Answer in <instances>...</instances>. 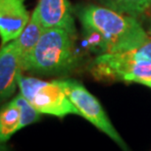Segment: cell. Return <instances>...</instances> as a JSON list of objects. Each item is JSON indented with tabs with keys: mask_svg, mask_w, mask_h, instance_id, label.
<instances>
[{
	"mask_svg": "<svg viewBox=\"0 0 151 151\" xmlns=\"http://www.w3.org/2000/svg\"><path fill=\"white\" fill-rule=\"evenodd\" d=\"M77 15L83 28L94 29L101 35L106 44V53L135 49L149 38L134 17L126 16L105 6L86 5L78 9Z\"/></svg>",
	"mask_w": 151,
	"mask_h": 151,
	"instance_id": "cell-1",
	"label": "cell"
},
{
	"mask_svg": "<svg viewBox=\"0 0 151 151\" xmlns=\"http://www.w3.org/2000/svg\"><path fill=\"white\" fill-rule=\"evenodd\" d=\"M74 37L64 29H44L35 49L23 61V71L59 74L71 70L78 61Z\"/></svg>",
	"mask_w": 151,
	"mask_h": 151,
	"instance_id": "cell-2",
	"label": "cell"
},
{
	"mask_svg": "<svg viewBox=\"0 0 151 151\" xmlns=\"http://www.w3.org/2000/svg\"><path fill=\"white\" fill-rule=\"evenodd\" d=\"M21 93L40 114L63 118L69 114L80 115L59 81H45L21 75L18 81Z\"/></svg>",
	"mask_w": 151,
	"mask_h": 151,
	"instance_id": "cell-3",
	"label": "cell"
},
{
	"mask_svg": "<svg viewBox=\"0 0 151 151\" xmlns=\"http://www.w3.org/2000/svg\"><path fill=\"white\" fill-rule=\"evenodd\" d=\"M74 106L80 112L81 116L86 118L93 126L106 134L124 149H127L126 143L110 122L99 101L81 83L74 80L59 81Z\"/></svg>",
	"mask_w": 151,
	"mask_h": 151,
	"instance_id": "cell-4",
	"label": "cell"
},
{
	"mask_svg": "<svg viewBox=\"0 0 151 151\" xmlns=\"http://www.w3.org/2000/svg\"><path fill=\"white\" fill-rule=\"evenodd\" d=\"M22 59L15 40L0 48V102L13 95L22 74Z\"/></svg>",
	"mask_w": 151,
	"mask_h": 151,
	"instance_id": "cell-5",
	"label": "cell"
},
{
	"mask_svg": "<svg viewBox=\"0 0 151 151\" xmlns=\"http://www.w3.org/2000/svg\"><path fill=\"white\" fill-rule=\"evenodd\" d=\"M29 21L25 0H0L1 45L16 39Z\"/></svg>",
	"mask_w": 151,
	"mask_h": 151,
	"instance_id": "cell-6",
	"label": "cell"
},
{
	"mask_svg": "<svg viewBox=\"0 0 151 151\" xmlns=\"http://www.w3.org/2000/svg\"><path fill=\"white\" fill-rule=\"evenodd\" d=\"M44 29L60 28L76 35V26L69 0H39L35 8Z\"/></svg>",
	"mask_w": 151,
	"mask_h": 151,
	"instance_id": "cell-7",
	"label": "cell"
},
{
	"mask_svg": "<svg viewBox=\"0 0 151 151\" xmlns=\"http://www.w3.org/2000/svg\"><path fill=\"white\" fill-rule=\"evenodd\" d=\"M43 29L44 28L38 17L37 11L35 9L25 29H23L19 37L14 39L19 49L22 63L35 49Z\"/></svg>",
	"mask_w": 151,
	"mask_h": 151,
	"instance_id": "cell-8",
	"label": "cell"
},
{
	"mask_svg": "<svg viewBox=\"0 0 151 151\" xmlns=\"http://www.w3.org/2000/svg\"><path fill=\"white\" fill-rule=\"evenodd\" d=\"M20 129V111L12 100L0 110V143L8 141Z\"/></svg>",
	"mask_w": 151,
	"mask_h": 151,
	"instance_id": "cell-9",
	"label": "cell"
},
{
	"mask_svg": "<svg viewBox=\"0 0 151 151\" xmlns=\"http://www.w3.org/2000/svg\"><path fill=\"white\" fill-rule=\"evenodd\" d=\"M105 7L122 14L138 17L151 7V0H100Z\"/></svg>",
	"mask_w": 151,
	"mask_h": 151,
	"instance_id": "cell-10",
	"label": "cell"
},
{
	"mask_svg": "<svg viewBox=\"0 0 151 151\" xmlns=\"http://www.w3.org/2000/svg\"><path fill=\"white\" fill-rule=\"evenodd\" d=\"M20 111V126L21 129L37 122L40 118V113L32 106V104L24 96L22 93L13 99Z\"/></svg>",
	"mask_w": 151,
	"mask_h": 151,
	"instance_id": "cell-11",
	"label": "cell"
},
{
	"mask_svg": "<svg viewBox=\"0 0 151 151\" xmlns=\"http://www.w3.org/2000/svg\"><path fill=\"white\" fill-rule=\"evenodd\" d=\"M129 52L132 58L135 62L151 63V37H149L139 47L129 50Z\"/></svg>",
	"mask_w": 151,
	"mask_h": 151,
	"instance_id": "cell-12",
	"label": "cell"
},
{
	"mask_svg": "<svg viewBox=\"0 0 151 151\" xmlns=\"http://www.w3.org/2000/svg\"><path fill=\"white\" fill-rule=\"evenodd\" d=\"M147 34L151 35V12H150L149 18H148V28H147Z\"/></svg>",
	"mask_w": 151,
	"mask_h": 151,
	"instance_id": "cell-13",
	"label": "cell"
},
{
	"mask_svg": "<svg viewBox=\"0 0 151 151\" xmlns=\"http://www.w3.org/2000/svg\"><path fill=\"white\" fill-rule=\"evenodd\" d=\"M140 83H141V84H144V86H149V87H151V80L143 81H141Z\"/></svg>",
	"mask_w": 151,
	"mask_h": 151,
	"instance_id": "cell-14",
	"label": "cell"
}]
</instances>
